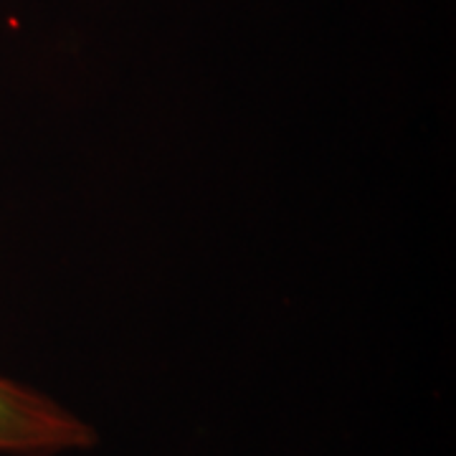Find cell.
<instances>
[{
  "label": "cell",
  "instance_id": "obj_1",
  "mask_svg": "<svg viewBox=\"0 0 456 456\" xmlns=\"http://www.w3.org/2000/svg\"><path fill=\"white\" fill-rule=\"evenodd\" d=\"M94 444L97 431L79 413L0 373V456H61Z\"/></svg>",
  "mask_w": 456,
  "mask_h": 456
}]
</instances>
